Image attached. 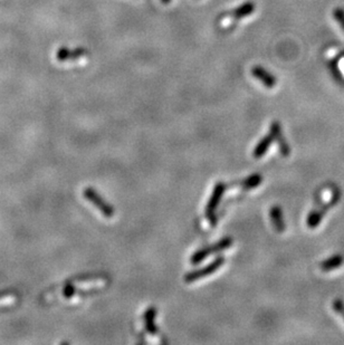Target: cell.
Here are the masks:
<instances>
[{"mask_svg": "<svg viewBox=\"0 0 344 345\" xmlns=\"http://www.w3.org/2000/svg\"><path fill=\"white\" fill-rule=\"evenodd\" d=\"M225 263V258L224 257H218L213 263H210L209 265H207L206 267L201 268V269H198V271H194V272H190L185 275V280L186 283H192V282H196L198 280H201V278L207 277L211 275V274H214L215 272L218 271V269L223 266Z\"/></svg>", "mask_w": 344, "mask_h": 345, "instance_id": "obj_5", "label": "cell"}, {"mask_svg": "<svg viewBox=\"0 0 344 345\" xmlns=\"http://www.w3.org/2000/svg\"><path fill=\"white\" fill-rule=\"evenodd\" d=\"M263 182V177L259 173L252 174V176L247 177L246 179H244L238 183H234L235 186H238L244 190H252V189L257 188L259 184Z\"/></svg>", "mask_w": 344, "mask_h": 345, "instance_id": "obj_11", "label": "cell"}, {"mask_svg": "<svg viewBox=\"0 0 344 345\" xmlns=\"http://www.w3.org/2000/svg\"><path fill=\"white\" fill-rule=\"evenodd\" d=\"M270 216L272 219V224L273 226H274V228L277 233H284L286 226H285L284 217H283L282 208L279 206H274L270 211Z\"/></svg>", "mask_w": 344, "mask_h": 345, "instance_id": "obj_9", "label": "cell"}, {"mask_svg": "<svg viewBox=\"0 0 344 345\" xmlns=\"http://www.w3.org/2000/svg\"><path fill=\"white\" fill-rule=\"evenodd\" d=\"M334 18H336V20L344 31V11L342 9H337V10L334 11Z\"/></svg>", "mask_w": 344, "mask_h": 345, "instance_id": "obj_15", "label": "cell"}, {"mask_svg": "<svg viewBox=\"0 0 344 345\" xmlns=\"http://www.w3.org/2000/svg\"><path fill=\"white\" fill-rule=\"evenodd\" d=\"M83 195L85 197V199L91 202L93 206H95L98 211H100L103 216L106 217V218H112V217L114 216V208H113V206L110 205V203L106 202L104 198L98 195V192L95 189L86 188L85 190H84Z\"/></svg>", "mask_w": 344, "mask_h": 345, "instance_id": "obj_2", "label": "cell"}, {"mask_svg": "<svg viewBox=\"0 0 344 345\" xmlns=\"http://www.w3.org/2000/svg\"><path fill=\"white\" fill-rule=\"evenodd\" d=\"M333 310L337 312L339 315L342 316L344 320V304L341 300H336L333 302Z\"/></svg>", "mask_w": 344, "mask_h": 345, "instance_id": "obj_14", "label": "cell"}, {"mask_svg": "<svg viewBox=\"0 0 344 345\" xmlns=\"http://www.w3.org/2000/svg\"><path fill=\"white\" fill-rule=\"evenodd\" d=\"M252 74L259 82H262L265 85L267 88H273L276 85V78L271 73H268L266 69L261 67V66H255L252 69Z\"/></svg>", "mask_w": 344, "mask_h": 345, "instance_id": "obj_7", "label": "cell"}, {"mask_svg": "<svg viewBox=\"0 0 344 345\" xmlns=\"http://www.w3.org/2000/svg\"><path fill=\"white\" fill-rule=\"evenodd\" d=\"M281 131H282V127H281L280 123L277 121L273 122L272 125H271V129H270V133L264 136V138L257 143V145L255 146V149H254V152H253L254 158H256V159L263 158L268 151V149H270V146L272 145V143L276 140L277 133H279V132H281Z\"/></svg>", "mask_w": 344, "mask_h": 345, "instance_id": "obj_4", "label": "cell"}, {"mask_svg": "<svg viewBox=\"0 0 344 345\" xmlns=\"http://www.w3.org/2000/svg\"><path fill=\"white\" fill-rule=\"evenodd\" d=\"M343 263H344L343 256H341V255H336V256L330 257L327 259V261L322 262L321 264H320V267H321L323 272H330L342 266Z\"/></svg>", "mask_w": 344, "mask_h": 345, "instance_id": "obj_12", "label": "cell"}, {"mask_svg": "<svg viewBox=\"0 0 344 345\" xmlns=\"http://www.w3.org/2000/svg\"><path fill=\"white\" fill-rule=\"evenodd\" d=\"M155 318H157V309H155V307H150L143 315L145 330H147L148 333H150L151 335H157L159 333V329L157 324H155Z\"/></svg>", "mask_w": 344, "mask_h": 345, "instance_id": "obj_8", "label": "cell"}, {"mask_svg": "<svg viewBox=\"0 0 344 345\" xmlns=\"http://www.w3.org/2000/svg\"><path fill=\"white\" fill-rule=\"evenodd\" d=\"M234 240L230 238V237H225L221 240H219L218 243H216L214 245L209 246V247H205L202 249L197 250V252L192 255L191 257V263L196 265V264H199L202 261H204L205 258H207L211 254H217V253H220L223 252V250L228 249L230 246L233 245Z\"/></svg>", "mask_w": 344, "mask_h": 345, "instance_id": "obj_3", "label": "cell"}, {"mask_svg": "<svg viewBox=\"0 0 344 345\" xmlns=\"http://www.w3.org/2000/svg\"><path fill=\"white\" fill-rule=\"evenodd\" d=\"M12 293L11 292H0V300L4 299V297H8V296H11Z\"/></svg>", "mask_w": 344, "mask_h": 345, "instance_id": "obj_16", "label": "cell"}, {"mask_svg": "<svg viewBox=\"0 0 344 345\" xmlns=\"http://www.w3.org/2000/svg\"><path fill=\"white\" fill-rule=\"evenodd\" d=\"M161 1H162V2H164V3H169V2L171 1V0H161Z\"/></svg>", "mask_w": 344, "mask_h": 345, "instance_id": "obj_18", "label": "cell"}, {"mask_svg": "<svg viewBox=\"0 0 344 345\" xmlns=\"http://www.w3.org/2000/svg\"><path fill=\"white\" fill-rule=\"evenodd\" d=\"M254 11H255V3L248 1V2L240 4L239 7L234 9V10H232L228 13L234 18L235 20H237V19H242V18H245V17H248L249 15H252Z\"/></svg>", "mask_w": 344, "mask_h": 345, "instance_id": "obj_10", "label": "cell"}, {"mask_svg": "<svg viewBox=\"0 0 344 345\" xmlns=\"http://www.w3.org/2000/svg\"><path fill=\"white\" fill-rule=\"evenodd\" d=\"M339 66H340L341 72H342L343 75H344V58H342V59L340 60V63H339Z\"/></svg>", "mask_w": 344, "mask_h": 345, "instance_id": "obj_17", "label": "cell"}, {"mask_svg": "<svg viewBox=\"0 0 344 345\" xmlns=\"http://www.w3.org/2000/svg\"><path fill=\"white\" fill-rule=\"evenodd\" d=\"M86 51L84 49H78L77 51H74V53L70 54L67 49H60V51L58 53V58L60 60H65L69 57V55L74 56V57H79V56H83L85 55Z\"/></svg>", "mask_w": 344, "mask_h": 345, "instance_id": "obj_13", "label": "cell"}, {"mask_svg": "<svg viewBox=\"0 0 344 345\" xmlns=\"http://www.w3.org/2000/svg\"><path fill=\"white\" fill-rule=\"evenodd\" d=\"M339 197H340V195H339V192L337 191L336 193H334V196L331 197V199L323 203L322 206H320L318 209H315L311 212L308 217V226L310 227V228H315V227H318L320 225L324 215L327 214V211L330 209V208L336 205L337 201L339 200Z\"/></svg>", "mask_w": 344, "mask_h": 345, "instance_id": "obj_6", "label": "cell"}, {"mask_svg": "<svg viewBox=\"0 0 344 345\" xmlns=\"http://www.w3.org/2000/svg\"><path fill=\"white\" fill-rule=\"evenodd\" d=\"M227 189V186L224 182H218L216 183V186L211 193V197L208 201V205L206 207V217L211 226H215L217 224V216H216V209L217 207L219 206V203L221 201V198H223L224 193Z\"/></svg>", "mask_w": 344, "mask_h": 345, "instance_id": "obj_1", "label": "cell"}]
</instances>
